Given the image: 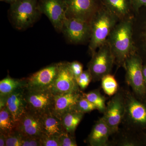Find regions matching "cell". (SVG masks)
Listing matches in <instances>:
<instances>
[{
	"mask_svg": "<svg viewBox=\"0 0 146 146\" xmlns=\"http://www.w3.org/2000/svg\"><path fill=\"white\" fill-rule=\"evenodd\" d=\"M143 71L144 82H145V86L146 89V63L145 64H143Z\"/></svg>",
	"mask_w": 146,
	"mask_h": 146,
	"instance_id": "obj_37",
	"label": "cell"
},
{
	"mask_svg": "<svg viewBox=\"0 0 146 146\" xmlns=\"http://www.w3.org/2000/svg\"><path fill=\"white\" fill-rule=\"evenodd\" d=\"M112 135L111 130L102 118L96 123L86 139L90 146H108L110 145L109 138Z\"/></svg>",
	"mask_w": 146,
	"mask_h": 146,
	"instance_id": "obj_17",
	"label": "cell"
},
{
	"mask_svg": "<svg viewBox=\"0 0 146 146\" xmlns=\"http://www.w3.org/2000/svg\"><path fill=\"white\" fill-rule=\"evenodd\" d=\"M103 5L120 21L134 17L132 0H101Z\"/></svg>",
	"mask_w": 146,
	"mask_h": 146,
	"instance_id": "obj_19",
	"label": "cell"
},
{
	"mask_svg": "<svg viewBox=\"0 0 146 146\" xmlns=\"http://www.w3.org/2000/svg\"><path fill=\"white\" fill-rule=\"evenodd\" d=\"M67 18H80L91 22L104 6L101 0H65Z\"/></svg>",
	"mask_w": 146,
	"mask_h": 146,
	"instance_id": "obj_9",
	"label": "cell"
},
{
	"mask_svg": "<svg viewBox=\"0 0 146 146\" xmlns=\"http://www.w3.org/2000/svg\"><path fill=\"white\" fill-rule=\"evenodd\" d=\"M25 97L27 109L43 115L51 112L54 94L50 89H25Z\"/></svg>",
	"mask_w": 146,
	"mask_h": 146,
	"instance_id": "obj_10",
	"label": "cell"
},
{
	"mask_svg": "<svg viewBox=\"0 0 146 146\" xmlns=\"http://www.w3.org/2000/svg\"><path fill=\"white\" fill-rule=\"evenodd\" d=\"M69 65L71 71L76 80V79L83 72V65L79 61L75 60L72 62H69Z\"/></svg>",
	"mask_w": 146,
	"mask_h": 146,
	"instance_id": "obj_32",
	"label": "cell"
},
{
	"mask_svg": "<svg viewBox=\"0 0 146 146\" xmlns=\"http://www.w3.org/2000/svg\"><path fill=\"white\" fill-rule=\"evenodd\" d=\"M16 129L24 137H41L44 134L42 115L27 110L16 123Z\"/></svg>",
	"mask_w": 146,
	"mask_h": 146,
	"instance_id": "obj_15",
	"label": "cell"
},
{
	"mask_svg": "<svg viewBox=\"0 0 146 146\" xmlns=\"http://www.w3.org/2000/svg\"><path fill=\"white\" fill-rule=\"evenodd\" d=\"M117 135V138L113 141L115 145L121 146H136L142 144L140 137L136 136V133H133L124 129L115 133Z\"/></svg>",
	"mask_w": 146,
	"mask_h": 146,
	"instance_id": "obj_23",
	"label": "cell"
},
{
	"mask_svg": "<svg viewBox=\"0 0 146 146\" xmlns=\"http://www.w3.org/2000/svg\"><path fill=\"white\" fill-rule=\"evenodd\" d=\"M125 111L122 122L124 129L134 133L146 131V103L133 92L125 89Z\"/></svg>",
	"mask_w": 146,
	"mask_h": 146,
	"instance_id": "obj_3",
	"label": "cell"
},
{
	"mask_svg": "<svg viewBox=\"0 0 146 146\" xmlns=\"http://www.w3.org/2000/svg\"><path fill=\"white\" fill-rule=\"evenodd\" d=\"M16 124L7 107L0 110V133L7 135L16 129Z\"/></svg>",
	"mask_w": 146,
	"mask_h": 146,
	"instance_id": "obj_24",
	"label": "cell"
},
{
	"mask_svg": "<svg viewBox=\"0 0 146 146\" xmlns=\"http://www.w3.org/2000/svg\"><path fill=\"white\" fill-rule=\"evenodd\" d=\"M62 33L70 44L77 45L89 43L91 36V22L80 18H66Z\"/></svg>",
	"mask_w": 146,
	"mask_h": 146,
	"instance_id": "obj_8",
	"label": "cell"
},
{
	"mask_svg": "<svg viewBox=\"0 0 146 146\" xmlns=\"http://www.w3.org/2000/svg\"><path fill=\"white\" fill-rule=\"evenodd\" d=\"M95 110H97L96 106L86 98L82 96V94L81 97L78 100L76 105L75 110L85 114L91 112Z\"/></svg>",
	"mask_w": 146,
	"mask_h": 146,
	"instance_id": "obj_27",
	"label": "cell"
},
{
	"mask_svg": "<svg viewBox=\"0 0 146 146\" xmlns=\"http://www.w3.org/2000/svg\"><path fill=\"white\" fill-rule=\"evenodd\" d=\"M125 111V89H119L108 102L102 119L108 126L112 135L117 133Z\"/></svg>",
	"mask_w": 146,
	"mask_h": 146,
	"instance_id": "obj_7",
	"label": "cell"
},
{
	"mask_svg": "<svg viewBox=\"0 0 146 146\" xmlns=\"http://www.w3.org/2000/svg\"><path fill=\"white\" fill-rule=\"evenodd\" d=\"M59 63H52L25 78L26 88L31 89H50L58 72Z\"/></svg>",
	"mask_w": 146,
	"mask_h": 146,
	"instance_id": "obj_14",
	"label": "cell"
},
{
	"mask_svg": "<svg viewBox=\"0 0 146 146\" xmlns=\"http://www.w3.org/2000/svg\"><path fill=\"white\" fill-rule=\"evenodd\" d=\"M0 1H1L4 2L6 3H7L10 4L11 5L13 3L16 2L18 0H0Z\"/></svg>",
	"mask_w": 146,
	"mask_h": 146,
	"instance_id": "obj_39",
	"label": "cell"
},
{
	"mask_svg": "<svg viewBox=\"0 0 146 146\" xmlns=\"http://www.w3.org/2000/svg\"><path fill=\"white\" fill-rule=\"evenodd\" d=\"M40 140L41 146H60L58 136H48L44 133Z\"/></svg>",
	"mask_w": 146,
	"mask_h": 146,
	"instance_id": "obj_31",
	"label": "cell"
},
{
	"mask_svg": "<svg viewBox=\"0 0 146 146\" xmlns=\"http://www.w3.org/2000/svg\"><path fill=\"white\" fill-rule=\"evenodd\" d=\"M92 80V76L88 69L83 71L80 76L76 79L77 82L81 90L86 89Z\"/></svg>",
	"mask_w": 146,
	"mask_h": 146,
	"instance_id": "obj_29",
	"label": "cell"
},
{
	"mask_svg": "<svg viewBox=\"0 0 146 146\" xmlns=\"http://www.w3.org/2000/svg\"><path fill=\"white\" fill-rule=\"evenodd\" d=\"M133 38L135 50L146 63V6L135 13L133 19Z\"/></svg>",
	"mask_w": 146,
	"mask_h": 146,
	"instance_id": "obj_13",
	"label": "cell"
},
{
	"mask_svg": "<svg viewBox=\"0 0 146 146\" xmlns=\"http://www.w3.org/2000/svg\"><path fill=\"white\" fill-rule=\"evenodd\" d=\"M132 2L135 13L142 7L146 6V0H132Z\"/></svg>",
	"mask_w": 146,
	"mask_h": 146,
	"instance_id": "obj_34",
	"label": "cell"
},
{
	"mask_svg": "<svg viewBox=\"0 0 146 146\" xmlns=\"http://www.w3.org/2000/svg\"><path fill=\"white\" fill-rule=\"evenodd\" d=\"M7 96H0V110L6 106Z\"/></svg>",
	"mask_w": 146,
	"mask_h": 146,
	"instance_id": "obj_35",
	"label": "cell"
},
{
	"mask_svg": "<svg viewBox=\"0 0 146 146\" xmlns=\"http://www.w3.org/2000/svg\"><path fill=\"white\" fill-rule=\"evenodd\" d=\"M6 135L3 133H0V146H6Z\"/></svg>",
	"mask_w": 146,
	"mask_h": 146,
	"instance_id": "obj_36",
	"label": "cell"
},
{
	"mask_svg": "<svg viewBox=\"0 0 146 146\" xmlns=\"http://www.w3.org/2000/svg\"><path fill=\"white\" fill-rule=\"evenodd\" d=\"M25 89H17L7 96L6 106L16 124L27 110L24 93Z\"/></svg>",
	"mask_w": 146,
	"mask_h": 146,
	"instance_id": "obj_18",
	"label": "cell"
},
{
	"mask_svg": "<svg viewBox=\"0 0 146 146\" xmlns=\"http://www.w3.org/2000/svg\"><path fill=\"white\" fill-rule=\"evenodd\" d=\"M38 8L48 17L55 29L62 32L66 18L65 0H38Z\"/></svg>",
	"mask_w": 146,
	"mask_h": 146,
	"instance_id": "obj_11",
	"label": "cell"
},
{
	"mask_svg": "<svg viewBox=\"0 0 146 146\" xmlns=\"http://www.w3.org/2000/svg\"><path fill=\"white\" fill-rule=\"evenodd\" d=\"M82 96L93 104L100 113L103 114L106 108V98L102 95L99 89H95L87 93L82 92Z\"/></svg>",
	"mask_w": 146,
	"mask_h": 146,
	"instance_id": "obj_25",
	"label": "cell"
},
{
	"mask_svg": "<svg viewBox=\"0 0 146 146\" xmlns=\"http://www.w3.org/2000/svg\"><path fill=\"white\" fill-rule=\"evenodd\" d=\"M42 120L44 134L59 136L63 132L61 120L51 112L42 115Z\"/></svg>",
	"mask_w": 146,
	"mask_h": 146,
	"instance_id": "obj_20",
	"label": "cell"
},
{
	"mask_svg": "<svg viewBox=\"0 0 146 146\" xmlns=\"http://www.w3.org/2000/svg\"><path fill=\"white\" fill-rule=\"evenodd\" d=\"M119 21L104 5L96 13L91 21V36L88 51L91 56L106 42L110 33Z\"/></svg>",
	"mask_w": 146,
	"mask_h": 146,
	"instance_id": "obj_2",
	"label": "cell"
},
{
	"mask_svg": "<svg viewBox=\"0 0 146 146\" xmlns=\"http://www.w3.org/2000/svg\"><path fill=\"white\" fill-rule=\"evenodd\" d=\"M143 62L136 52L127 58L123 68L125 70V80L131 87L132 92L141 100L145 101L146 89L143 75Z\"/></svg>",
	"mask_w": 146,
	"mask_h": 146,
	"instance_id": "obj_5",
	"label": "cell"
},
{
	"mask_svg": "<svg viewBox=\"0 0 146 146\" xmlns=\"http://www.w3.org/2000/svg\"><path fill=\"white\" fill-rule=\"evenodd\" d=\"M84 115L83 113L74 110L63 115L61 118L63 131L75 136L76 129Z\"/></svg>",
	"mask_w": 146,
	"mask_h": 146,
	"instance_id": "obj_21",
	"label": "cell"
},
{
	"mask_svg": "<svg viewBox=\"0 0 146 146\" xmlns=\"http://www.w3.org/2000/svg\"><path fill=\"white\" fill-rule=\"evenodd\" d=\"M24 136L15 129L6 136V146H22Z\"/></svg>",
	"mask_w": 146,
	"mask_h": 146,
	"instance_id": "obj_28",
	"label": "cell"
},
{
	"mask_svg": "<svg viewBox=\"0 0 146 146\" xmlns=\"http://www.w3.org/2000/svg\"><path fill=\"white\" fill-rule=\"evenodd\" d=\"M114 64V57L106 41L91 56L87 65L88 70L92 76V81H100L104 76L110 74Z\"/></svg>",
	"mask_w": 146,
	"mask_h": 146,
	"instance_id": "obj_6",
	"label": "cell"
},
{
	"mask_svg": "<svg viewBox=\"0 0 146 146\" xmlns=\"http://www.w3.org/2000/svg\"><path fill=\"white\" fill-rule=\"evenodd\" d=\"M133 18L120 21L106 40L111 49L115 64L118 68H123L127 58L136 52L133 38Z\"/></svg>",
	"mask_w": 146,
	"mask_h": 146,
	"instance_id": "obj_1",
	"label": "cell"
},
{
	"mask_svg": "<svg viewBox=\"0 0 146 146\" xmlns=\"http://www.w3.org/2000/svg\"><path fill=\"white\" fill-rule=\"evenodd\" d=\"M141 134H142V136H143V137H140L141 142L146 145V132H144L143 133H141Z\"/></svg>",
	"mask_w": 146,
	"mask_h": 146,
	"instance_id": "obj_38",
	"label": "cell"
},
{
	"mask_svg": "<svg viewBox=\"0 0 146 146\" xmlns=\"http://www.w3.org/2000/svg\"><path fill=\"white\" fill-rule=\"evenodd\" d=\"M26 85L25 78L19 79L8 76L0 82V96H8L17 89L25 88Z\"/></svg>",
	"mask_w": 146,
	"mask_h": 146,
	"instance_id": "obj_22",
	"label": "cell"
},
{
	"mask_svg": "<svg viewBox=\"0 0 146 146\" xmlns=\"http://www.w3.org/2000/svg\"><path fill=\"white\" fill-rule=\"evenodd\" d=\"M82 92L54 95L51 112L61 119V117L66 113L75 110L76 105L81 97Z\"/></svg>",
	"mask_w": 146,
	"mask_h": 146,
	"instance_id": "obj_16",
	"label": "cell"
},
{
	"mask_svg": "<svg viewBox=\"0 0 146 146\" xmlns=\"http://www.w3.org/2000/svg\"><path fill=\"white\" fill-rule=\"evenodd\" d=\"M38 0H18L10 5L9 17L13 27L18 30H25L34 25L42 15Z\"/></svg>",
	"mask_w": 146,
	"mask_h": 146,
	"instance_id": "obj_4",
	"label": "cell"
},
{
	"mask_svg": "<svg viewBox=\"0 0 146 146\" xmlns=\"http://www.w3.org/2000/svg\"><path fill=\"white\" fill-rule=\"evenodd\" d=\"M50 90L54 95L81 92L70 68L69 62H59L57 76Z\"/></svg>",
	"mask_w": 146,
	"mask_h": 146,
	"instance_id": "obj_12",
	"label": "cell"
},
{
	"mask_svg": "<svg viewBox=\"0 0 146 146\" xmlns=\"http://www.w3.org/2000/svg\"><path fill=\"white\" fill-rule=\"evenodd\" d=\"M60 146H77L75 136L63 131L58 136Z\"/></svg>",
	"mask_w": 146,
	"mask_h": 146,
	"instance_id": "obj_30",
	"label": "cell"
},
{
	"mask_svg": "<svg viewBox=\"0 0 146 146\" xmlns=\"http://www.w3.org/2000/svg\"><path fill=\"white\" fill-rule=\"evenodd\" d=\"M101 80L103 90L108 96H113L119 90L117 82L114 76L110 74L104 76Z\"/></svg>",
	"mask_w": 146,
	"mask_h": 146,
	"instance_id": "obj_26",
	"label": "cell"
},
{
	"mask_svg": "<svg viewBox=\"0 0 146 146\" xmlns=\"http://www.w3.org/2000/svg\"><path fill=\"white\" fill-rule=\"evenodd\" d=\"M40 137H24L22 146H41Z\"/></svg>",
	"mask_w": 146,
	"mask_h": 146,
	"instance_id": "obj_33",
	"label": "cell"
}]
</instances>
